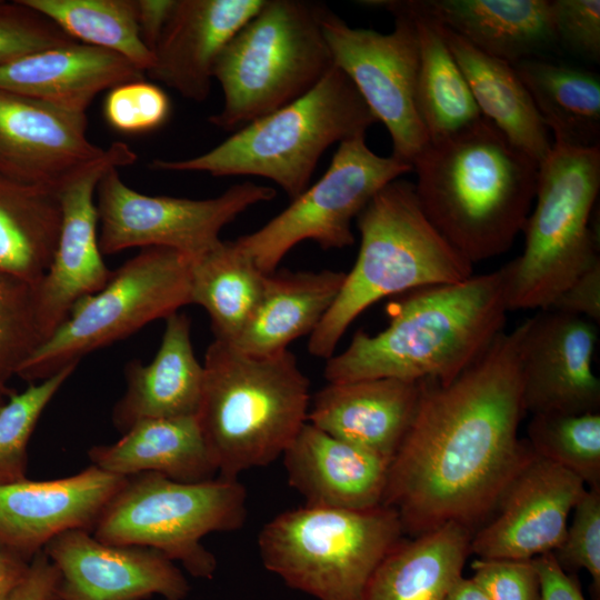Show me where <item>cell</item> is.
I'll list each match as a JSON object with an SVG mask.
<instances>
[{
	"label": "cell",
	"mask_w": 600,
	"mask_h": 600,
	"mask_svg": "<svg viewBox=\"0 0 600 600\" xmlns=\"http://www.w3.org/2000/svg\"><path fill=\"white\" fill-rule=\"evenodd\" d=\"M522 332V323L502 331L449 382L420 381L419 404L390 462L383 497L403 533L417 537L451 522L474 531L529 456V443L518 437L526 413Z\"/></svg>",
	"instance_id": "1"
},
{
	"label": "cell",
	"mask_w": 600,
	"mask_h": 600,
	"mask_svg": "<svg viewBox=\"0 0 600 600\" xmlns=\"http://www.w3.org/2000/svg\"><path fill=\"white\" fill-rule=\"evenodd\" d=\"M509 310L507 270L409 291L389 306L378 333L359 330L327 359L328 382L372 378L449 382L477 361L503 331Z\"/></svg>",
	"instance_id": "2"
},
{
	"label": "cell",
	"mask_w": 600,
	"mask_h": 600,
	"mask_svg": "<svg viewBox=\"0 0 600 600\" xmlns=\"http://www.w3.org/2000/svg\"><path fill=\"white\" fill-rule=\"evenodd\" d=\"M539 164L481 117L412 162L419 203L472 264L509 250L534 201Z\"/></svg>",
	"instance_id": "3"
},
{
	"label": "cell",
	"mask_w": 600,
	"mask_h": 600,
	"mask_svg": "<svg viewBox=\"0 0 600 600\" xmlns=\"http://www.w3.org/2000/svg\"><path fill=\"white\" fill-rule=\"evenodd\" d=\"M197 420L218 476L238 479L279 457L307 422L310 380L288 349L254 356L214 339L208 347Z\"/></svg>",
	"instance_id": "4"
},
{
	"label": "cell",
	"mask_w": 600,
	"mask_h": 600,
	"mask_svg": "<svg viewBox=\"0 0 600 600\" xmlns=\"http://www.w3.org/2000/svg\"><path fill=\"white\" fill-rule=\"evenodd\" d=\"M357 260L309 336L308 351L318 358L332 357L349 326L377 301L473 276V264L430 222L409 181L396 179L379 190L357 217Z\"/></svg>",
	"instance_id": "5"
},
{
	"label": "cell",
	"mask_w": 600,
	"mask_h": 600,
	"mask_svg": "<svg viewBox=\"0 0 600 600\" xmlns=\"http://www.w3.org/2000/svg\"><path fill=\"white\" fill-rule=\"evenodd\" d=\"M377 122L354 84L339 68L289 104L261 117L206 153L154 159L158 171L206 172L214 177L256 176L296 199L308 187L323 152L333 143L366 133Z\"/></svg>",
	"instance_id": "6"
},
{
	"label": "cell",
	"mask_w": 600,
	"mask_h": 600,
	"mask_svg": "<svg viewBox=\"0 0 600 600\" xmlns=\"http://www.w3.org/2000/svg\"><path fill=\"white\" fill-rule=\"evenodd\" d=\"M324 6L266 0L228 42L213 68L223 106L209 121L233 130L310 91L333 67L321 17Z\"/></svg>",
	"instance_id": "7"
},
{
	"label": "cell",
	"mask_w": 600,
	"mask_h": 600,
	"mask_svg": "<svg viewBox=\"0 0 600 600\" xmlns=\"http://www.w3.org/2000/svg\"><path fill=\"white\" fill-rule=\"evenodd\" d=\"M599 189L600 147L553 142L538 167L523 251L504 264L509 310L549 309L577 277L600 262L589 227Z\"/></svg>",
	"instance_id": "8"
},
{
	"label": "cell",
	"mask_w": 600,
	"mask_h": 600,
	"mask_svg": "<svg viewBox=\"0 0 600 600\" xmlns=\"http://www.w3.org/2000/svg\"><path fill=\"white\" fill-rule=\"evenodd\" d=\"M397 511L303 506L283 511L260 530L267 570L318 600H363L384 557L402 540Z\"/></svg>",
	"instance_id": "9"
},
{
	"label": "cell",
	"mask_w": 600,
	"mask_h": 600,
	"mask_svg": "<svg viewBox=\"0 0 600 600\" xmlns=\"http://www.w3.org/2000/svg\"><path fill=\"white\" fill-rule=\"evenodd\" d=\"M246 519L247 490L238 479L181 482L142 472L127 477L91 533L104 543L158 550L192 577L211 579L218 563L202 538L239 530Z\"/></svg>",
	"instance_id": "10"
},
{
	"label": "cell",
	"mask_w": 600,
	"mask_h": 600,
	"mask_svg": "<svg viewBox=\"0 0 600 600\" xmlns=\"http://www.w3.org/2000/svg\"><path fill=\"white\" fill-rule=\"evenodd\" d=\"M190 262L171 249H141L111 272L103 288L72 307L60 327L23 362L17 377L29 383L48 379L78 366L89 353L191 304Z\"/></svg>",
	"instance_id": "11"
},
{
	"label": "cell",
	"mask_w": 600,
	"mask_h": 600,
	"mask_svg": "<svg viewBox=\"0 0 600 600\" xmlns=\"http://www.w3.org/2000/svg\"><path fill=\"white\" fill-rule=\"evenodd\" d=\"M412 166L373 152L366 133L341 141L322 177L279 214L234 243L266 274L299 242L312 240L322 249H342L354 242L351 221L372 197Z\"/></svg>",
	"instance_id": "12"
},
{
	"label": "cell",
	"mask_w": 600,
	"mask_h": 600,
	"mask_svg": "<svg viewBox=\"0 0 600 600\" xmlns=\"http://www.w3.org/2000/svg\"><path fill=\"white\" fill-rule=\"evenodd\" d=\"M394 16V29L381 33L352 28L324 7L321 24L333 66L357 88L392 141V156L411 164L429 143L417 100L419 44L416 22L401 1H370Z\"/></svg>",
	"instance_id": "13"
},
{
	"label": "cell",
	"mask_w": 600,
	"mask_h": 600,
	"mask_svg": "<svg viewBox=\"0 0 600 600\" xmlns=\"http://www.w3.org/2000/svg\"><path fill=\"white\" fill-rule=\"evenodd\" d=\"M96 192L102 254L157 247L189 259L214 247L224 226L240 213L277 196L273 188L252 182L208 199L148 196L128 187L116 167L104 172Z\"/></svg>",
	"instance_id": "14"
},
{
	"label": "cell",
	"mask_w": 600,
	"mask_h": 600,
	"mask_svg": "<svg viewBox=\"0 0 600 600\" xmlns=\"http://www.w3.org/2000/svg\"><path fill=\"white\" fill-rule=\"evenodd\" d=\"M137 153L124 142L111 143L106 153L67 179L59 188L61 228L51 264L34 287L36 311L44 341L82 298L96 293L111 272L99 246V216L94 193L110 168L132 164ZM42 343V342H41Z\"/></svg>",
	"instance_id": "15"
},
{
	"label": "cell",
	"mask_w": 600,
	"mask_h": 600,
	"mask_svg": "<svg viewBox=\"0 0 600 600\" xmlns=\"http://www.w3.org/2000/svg\"><path fill=\"white\" fill-rule=\"evenodd\" d=\"M586 490L580 478L531 449L500 494L494 514L473 532L470 553L483 559H533L553 552Z\"/></svg>",
	"instance_id": "16"
},
{
	"label": "cell",
	"mask_w": 600,
	"mask_h": 600,
	"mask_svg": "<svg viewBox=\"0 0 600 600\" xmlns=\"http://www.w3.org/2000/svg\"><path fill=\"white\" fill-rule=\"evenodd\" d=\"M522 324L520 372L526 412H599L600 380L592 367L598 326L551 309Z\"/></svg>",
	"instance_id": "17"
},
{
	"label": "cell",
	"mask_w": 600,
	"mask_h": 600,
	"mask_svg": "<svg viewBox=\"0 0 600 600\" xmlns=\"http://www.w3.org/2000/svg\"><path fill=\"white\" fill-rule=\"evenodd\" d=\"M57 568L59 600H184L190 584L158 550L101 542L90 531H66L44 547Z\"/></svg>",
	"instance_id": "18"
},
{
	"label": "cell",
	"mask_w": 600,
	"mask_h": 600,
	"mask_svg": "<svg viewBox=\"0 0 600 600\" xmlns=\"http://www.w3.org/2000/svg\"><path fill=\"white\" fill-rule=\"evenodd\" d=\"M84 112L0 90V176L57 189L100 159Z\"/></svg>",
	"instance_id": "19"
},
{
	"label": "cell",
	"mask_w": 600,
	"mask_h": 600,
	"mask_svg": "<svg viewBox=\"0 0 600 600\" xmlns=\"http://www.w3.org/2000/svg\"><path fill=\"white\" fill-rule=\"evenodd\" d=\"M127 477L90 464L53 480L0 486V549L27 561L69 530L92 531Z\"/></svg>",
	"instance_id": "20"
},
{
	"label": "cell",
	"mask_w": 600,
	"mask_h": 600,
	"mask_svg": "<svg viewBox=\"0 0 600 600\" xmlns=\"http://www.w3.org/2000/svg\"><path fill=\"white\" fill-rule=\"evenodd\" d=\"M266 0H177L147 71L182 97L204 101L221 51Z\"/></svg>",
	"instance_id": "21"
},
{
	"label": "cell",
	"mask_w": 600,
	"mask_h": 600,
	"mask_svg": "<svg viewBox=\"0 0 600 600\" xmlns=\"http://www.w3.org/2000/svg\"><path fill=\"white\" fill-rule=\"evenodd\" d=\"M420 394V381L396 378L328 382L311 399L307 422L391 462Z\"/></svg>",
	"instance_id": "22"
},
{
	"label": "cell",
	"mask_w": 600,
	"mask_h": 600,
	"mask_svg": "<svg viewBox=\"0 0 600 600\" xmlns=\"http://www.w3.org/2000/svg\"><path fill=\"white\" fill-rule=\"evenodd\" d=\"M306 506L363 510L383 504L390 461L306 422L282 454Z\"/></svg>",
	"instance_id": "23"
},
{
	"label": "cell",
	"mask_w": 600,
	"mask_h": 600,
	"mask_svg": "<svg viewBox=\"0 0 600 600\" xmlns=\"http://www.w3.org/2000/svg\"><path fill=\"white\" fill-rule=\"evenodd\" d=\"M164 320L160 347L151 362L131 360L124 367L126 390L111 411L112 424L121 434L143 420L198 413L203 366L193 350L190 319L178 311Z\"/></svg>",
	"instance_id": "24"
},
{
	"label": "cell",
	"mask_w": 600,
	"mask_h": 600,
	"mask_svg": "<svg viewBox=\"0 0 600 600\" xmlns=\"http://www.w3.org/2000/svg\"><path fill=\"white\" fill-rule=\"evenodd\" d=\"M143 72L120 54L73 42L0 66V90L84 112L96 96Z\"/></svg>",
	"instance_id": "25"
},
{
	"label": "cell",
	"mask_w": 600,
	"mask_h": 600,
	"mask_svg": "<svg viewBox=\"0 0 600 600\" xmlns=\"http://www.w3.org/2000/svg\"><path fill=\"white\" fill-rule=\"evenodd\" d=\"M478 50L516 64L557 43L549 0H410Z\"/></svg>",
	"instance_id": "26"
},
{
	"label": "cell",
	"mask_w": 600,
	"mask_h": 600,
	"mask_svg": "<svg viewBox=\"0 0 600 600\" xmlns=\"http://www.w3.org/2000/svg\"><path fill=\"white\" fill-rule=\"evenodd\" d=\"M91 464L121 477L156 472L181 482L213 479L218 469L197 417L148 419L88 450Z\"/></svg>",
	"instance_id": "27"
},
{
	"label": "cell",
	"mask_w": 600,
	"mask_h": 600,
	"mask_svg": "<svg viewBox=\"0 0 600 600\" xmlns=\"http://www.w3.org/2000/svg\"><path fill=\"white\" fill-rule=\"evenodd\" d=\"M439 27L481 116L539 164L553 141L514 66L478 50L441 23Z\"/></svg>",
	"instance_id": "28"
},
{
	"label": "cell",
	"mask_w": 600,
	"mask_h": 600,
	"mask_svg": "<svg viewBox=\"0 0 600 600\" xmlns=\"http://www.w3.org/2000/svg\"><path fill=\"white\" fill-rule=\"evenodd\" d=\"M346 278L334 270L267 274L260 302L233 343L254 356H271L311 334L332 307Z\"/></svg>",
	"instance_id": "29"
},
{
	"label": "cell",
	"mask_w": 600,
	"mask_h": 600,
	"mask_svg": "<svg viewBox=\"0 0 600 600\" xmlns=\"http://www.w3.org/2000/svg\"><path fill=\"white\" fill-rule=\"evenodd\" d=\"M473 532L451 522L402 539L374 571L363 600H446L462 577Z\"/></svg>",
	"instance_id": "30"
},
{
	"label": "cell",
	"mask_w": 600,
	"mask_h": 600,
	"mask_svg": "<svg viewBox=\"0 0 600 600\" xmlns=\"http://www.w3.org/2000/svg\"><path fill=\"white\" fill-rule=\"evenodd\" d=\"M60 228L57 189L0 176V274L36 287L51 264Z\"/></svg>",
	"instance_id": "31"
},
{
	"label": "cell",
	"mask_w": 600,
	"mask_h": 600,
	"mask_svg": "<svg viewBox=\"0 0 600 600\" xmlns=\"http://www.w3.org/2000/svg\"><path fill=\"white\" fill-rule=\"evenodd\" d=\"M514 66L553 142L600 147V77L588 69L539 57Z\"/></svg>",
	"instance_id": "32"
},
{
	"label": "cell",
	"mask_w": 600,
	"mask_h": 600,
	"mask_svg": "<svg viewBox=\"0 0 600 600\" xmlns=\"http://www.w3.org/2000/svg\"><path fill=\"white\" fill-rule=\"evenodd\" d=\"M266 277L234 241L220 240L191 259V304L207 311L214 339L238 340L260 302Z\"/></svg>",
	"instance_id": "33"
},
{
	"label": "cell",
	"mask_w": 600,
	"mask_h": 600,
	"mask_svg": "<svg viewBox=\"0 0 600 600\" xmlns=\"http://www.w3.org/2000/svg\"><path fill=\"white\" fill-rule=\"evenodd\" d=\"M401 2L412 14L418 36V112L429 142L440 141L467 129L482 116L439 23L417 10L410 0Z\"/></svg>",
	"instance_id": "34"
},
{
	"label": "cell",
	"mask_w": 600,
	"mask_h": 600,
	"mask_svg": "<svg viewBox=\"0 0 600 600\" xmlns=\"http://www.w3.org/2000/svg\"><path fill=\"white\" fill-rule=\"evenodd\" d=\"M79 43L116 52L142 72L153 63L143 43L134 0H21Z\"/></svg>",
	"instance_id": "35"
},
{
	"label": "cell",
	"mask_w": 600,
	"mask_h": 600,
	"mask_svg": "<svg viewBox=\"0 0 600 600\" xmlns=\"http://www.w3.org/2000/svg\"><path fill=\"white\" fill-rule=\"evenodd\" d=\"M526 439L532 451L600 487V413L532 414Z\"/></svg>",
	"instance_id": "36"
},
{
	"label": "cell",
	"mask_w": 600,
	"mask_h": 600,
	"mask_svg": "<svg viewBox=\"0 0 600 600\" xmlns=\"http://www.w3.org/2000/svg\"><path fill=\"white\" fill-rule=\"evenodd\" d=\"M77 366L13 392L0 408V486L27 479L28 444L52 398Z\"/></svg>",
	"instance_id": "37"
},
{
	"label": "cell",
	"mask_w": 600,
	"mask_h": 600,
	"mask_svg": "<svg viewBox=\"0 0 600 600\" xmlns=\"http://www.w3.org/2000/svg\"><path fill=\"white\" fill-rule=\"evenodd\" d=\"M34 287L0 274V383L8 386L41 344Z\"/></svg>",
	"instance_id": "38"
},
{
	"label": "cell",
	"mask_w": 600,
	"mask_h": 600,
	"mask_svg": "<svg viewBox=\"0 0 600 600\" xmlns=\"http://www.w3.org/2000/svg\"><path fill=\"white\" fill-rule=\"evenodd\" d=\"M572 514L553 554L567 572L586 570L591 577L592 598L600 600V487L587 488Z\"/></svg>",
	"instance_id": "39"
},
{
	"label": "cell",
	"mask_w": 600,
	"mask_h": 600,
	"mask_svg": "<svg viewBox=\"0 0 600 600\" xmlns=\"http://www.w3.org/2000/svg\"><path fill=\"white\" fill-rule=\"evenodd\" d=\"M77 42L21 0H0V66L29 53Z\"/></svg>",
	"instance_id": "40"
},
{
	"label": "cell",
	"mask_w": 600,
	"mask_h": 600,
	"mask_svg": "<svg viewBox=\"0 0 600 600\" xmlns=\"http://www.w3.org/2000/svg\"><path fill=\"white\" fill-rule=\"evenodd\" d=\"M171 110L167 93L143 80L121 83L110 89L103 103L108 124L124 133L147 132L161 127Z\"/></svg>",
	"instance_id": "41"
},
{
	"label": "cell",
	"mask_w": 600,
	"mask_h": 600,
	"mask_svg": "<svg viewBox=\"0 0 600 600\" xmlns=\"http://www.w3.org/2000/svg\"><path fill=\"white\" fill-rule=\"evenodd\" d=\"M471 580L489 600H540L533 559H483L471 563Z\"/></svg>",
	"instance_id": "42"
},
{
	"label": "cell",
	"mask_w": 600,
	"mask_h": 600,
	"mask_svg": "<svg viewBox=\"0 0 600 600\" xmlns=\"http://www.w3.org/2000/svg\"><path fill=\"white\" fill-rule=\"evenodd\" d=\"M557 43L591 61L600 59V1L552 0Z\"/></svg>",
	"instance_id": "43"
},
{
	"label": "cell",
	"mask_w": 600,
	"mask_h": 600,
	"mask_svg": "<svg viewBox=\"0 0 600 600\" xmlns=\"http://www.w3.org/2000/svg\"><path fill=\"white\" fill-rule=\"evenodd\" d=\"M600 323V262L577 277L549 308ZM547 310V309H546Z\"/></svg>",
	"instance_id": "44"
},
{
	"label": "cell",
	"mask_w": 600,
	"mask_h": 600,
	"mask_svg": "<svg viewBox=\"0 0 600 600\" xmlns=\"http://www.w3.org/2000/svg\"><path fill=\"white\" fill-rule=\"evenodd\" d=\"M533 561L540 577V600H586L579 580L560 567L553 552Z\"/></svg>",
	"instance_id": "45"
},
{
	"label": "cell",
	"mask_w": 600,
	"mask_h": 600,
	"mask_svg": "<svg viewBox=\"0 0 600 600\" xmlns=\"http://www.w3.org/2000/svg\"><path fill=\"white\" fill-rule=\"evenodd\" d=\"M59 580L57 568L42 550L31 559L26 578L8 600H53Z\"/></svg>",
	"instance_id": "46"
},
{
	"label": "cell",
	"mask_w": 600,
	"mask_h": 600,
	"mask_svg": "<svg viewBox=\"0 0 600 600\" xmlns=\"http://www.w3.org/2000/svg\"><path fill=\"white\" fill-rule=\"evenodd\" d=\"M177 0H134L140 37L152 52L169 21Z\"/></svg>",
	"instance_id": "47"
},
{
	"label": "cell",
	"mask_w": 600,
	"mask_h": 600,
	"mask_svg": "<svg viewBox=\"0 0 600 600\" xmlns=\"http://www.w3.org/2000/svg\"><path fill=\"white\" fill-rule=\"evenodd\" d=\"M30 561L0 549V600H8L23 581Z\"/></svg>",
	"instance_id": "48"
},
{
	"label": "cell",
	"mask_w": 600,
	"mask_h": 600,
	"mask_svg": "<svg viewBox=\"0 0 600 600\" xmlns=\"http://www.w3.org/2000/svg\"><path fill=\"white\" fill-rule=\"evenodd\" d=\"M446 600H489L471 578L461 577Z\"/></svg>",
	"instance_id": "49"
},
{
	"label": "cell",
	"mask_w": 600,
	"mask_h": 600,
	"mask_svg": "<svg viewBox=\"0 0 600 600\" xmlns=\"http://www.w3.org/2000/svg\"><path fill=\"white\" fill-rule=\"evenodd\" d=\"M14 391L9 387L0 383V408L6 403L8 398L13 393Z\"/></svg>",
	"instance_id": "50"
},
{
	"label": "cell",
	"mask_w": 600,
	"mask_h": 600,
	"mask_svg": "<svg viewBox=\"0 0 600 600\" xmlns=\"http://www.w3.org/2000/svg\"><path fill=\"white\" fill-rule=\"evenodd\" d=\"M53 600H59L58 598L53 599Z\"/></svg>",
	"instance_id": "51"
}]
</instances>
